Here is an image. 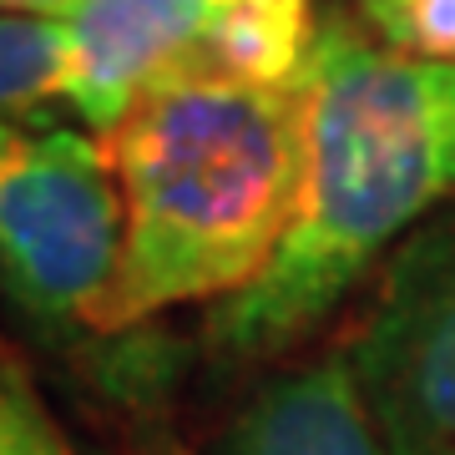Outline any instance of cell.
<instances>
[{
	"label": "cell",
	"instance_id": "13",
	"mask_svg": "<svg viewBox=\"0 0 455 455\" xmlns=\"http://www.w3.org/2000/svg\"><path fill=\"white\" fill-rule=\"evenodd\" d=\"M208 5H212V0H208Z\"/></svg>",
	"mask_w": 455,
	"mask_h": 455
},
{
	"label": "cell",
	"instance_id": "6",
	"mask_svg": "<svg viewBox=\"0 0 455 455\" xmlns=\"http://www.w3.org/2000/svg\"><path fill=\"white\" fill-rule=\"evenodd\" d=\"M212 455H385L349 355L314 359L263 379L223 425Z\"/></svg>",
	"mask_w": 455,
	"mask_h": 455
},
{
	"label": "cell",
	"instance_id": "8",
	"mask_svg": "<svg viewBox=\"0 0 455 455\" xmlns=\"http://www.w3.org/2000/svg\"><path fill=\"white\" fill-rule=\"evenodd\" d=\"M66 26L61 16L0 11V122L41 127L51 101H66Z\"/></svg>",
	"mask_w": 455,
	"mask_h": 455
},
{
	"label": "cell",
	"instance_id": "9",
	"mask_svg": "<svg viewBox=\"0 0 455 455\" xmlns=\"http://www.w3.org/2000/svg\"><path fill=\"white\" fill-rule=\"evenodd\" d=\"M370 20L385 46L425 61H455V0H385Z\"/></svg>",
	"mask_w": 455,
	"mask_h": 455
},
{
	"label": "cell",
	"instance_id": "3",
	"mask_svg": "<svg viewBox=\"0 0 455 455\" xmlns=\"http://www.w3.org/2000/svg\"><path fill=\"white\" fill-rule=\"evenodd\" d=\"M122 268L112 152L76 127L0 122V278L36 319L107 324Z\"/></svg>",
	"mask_w": 455,
	"mask_h": 455
},
{
	"label": "cell",
	"instance_id": "11",
	"mask_svg": "<svg viewBox=\"0 0 455 455\" xmlns=\"http://www.w3.org/2000/svg\"><path fill=\"white\" fill-rule=\"evenodd\" d=\"M71 0H0V11H26V16H61Z\"/></svg>",
	"mask_w": 455,
	"mask_h": 455
},
{
	"label": "cell",
	"instance_id": "7",
	"mask_svg": "<svg viewBox=\"0 0 455 455\" xmlns=\"http://www.w3.org/2000/svg\"><path fill=\"white\" fill-rule=\"evenodd\" d=\"M314 41V0H212L193 66L293 92L309 71Z\"/></svg>",
	"mask_w": 455,
	"mask_h": 455
},
{
	"label": "cell",
	"instance_id": "2",
	"mask_svg": "<svg viewBox=\"0 0 455 455\" xmlns=\"http://www.w3.org/2000/svg\"><path fill=\"white\" fill-rule=\"evenodd\" d=\"M122 188V268L107 329L223 304L274 263L304 188L299 86L182 66L107 137Z\"/></svg>",
	"mask_w": 455,
	"mask_h": 455
},
{
	"label": "cell",
	"instance_id": "10",
	"mask_svg": "<svg viewBox=\"0 0 455 455\" xmlns=\"http://www.w3.org/2000/svg\"><path fill=\"white\" fill-rule=\"evenodd\" d=\"M0 455H71L31 379L0 359Z\"/></svg>",
	"mask_w": 455,
	"mask_h": 455
},
{
	"label": "cell",
	"instance_id": "4",
	"mask_svg": "<svg viewBox=\"0 0 455 455\" xmlns=\"http://www.w3.org/2000/svg\"><path fill=\"white\" fill-rule=\"evenodd\" d=\"M344 355L385 455H455V197L385 253Z\"/></svg>",
	"mask_w": 455,
	"mask_h": 455
},
{
	"label": "cell",
	"instance_id": "5",
	"mask_svg": "<svg viewBox=\"0 0 455 455\" xmlns=\"http://www.w3.org/2000/svg\"><path fill=\"white\" fill-rule=\"evenodd\" d=\"M208 0H71L66 26V107L112 137L152 86L193 66Z\"/></svg>",
	"mask_w": 455,
	"mask_h": 455
},
{
	"label": "cell",
	"instance_id": "12",
	"mask_svg": "<svg viewBox=\"0 0 455 455\" xmlns=\"http://www.w3.org/2000/svg\"><path fill=\"white\" fill-rule=\"evenodd\" d=\"M359 5H364V16H374V11H379V5H385V0H359Z\"/></svg>",
	"mask_w": 455,
	"mask_h": 455
},
{
	"label": "cell",
	"instance_id": "1",
	"mask_svg": "<svg viewBox=\"0 0 455 455\" xmlns=\"http://www.w3.org/2000/svg\"><path fill=\"white\" fill-rule=\"evenodd\" d=\"M304 101V188L274 263L212 309L223 359L304 339L364 268L455 197V61L319 26Z\"/></svg>",
	"mask_w": 455,
	"mask_h": 455
}]
</instances>
